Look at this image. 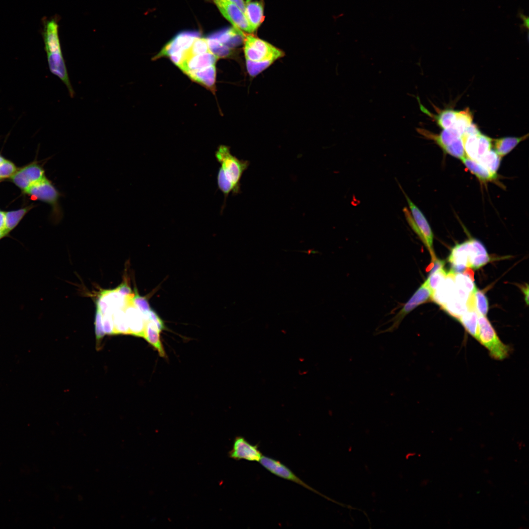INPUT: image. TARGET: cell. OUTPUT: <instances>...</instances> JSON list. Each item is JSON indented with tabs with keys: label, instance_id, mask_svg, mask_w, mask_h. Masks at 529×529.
I'll return each instance as SVG.
<instances>
[{
	"label": "cell",
	"instance_id": "cell-37",
	"mask_svg": "<svg viewBox=\"0 0 529 529\" xmlns=\"http://www.w3.org/2000/svg\"><path fill=\"white\" fill-rule=\"evenodd\" d=\"M447 272L443 267L433 273L429 274L425 282L433 292L445 280Z\"/></svg>",
	"mask_w": 529,
	"mask_h": 529
},
{
	"label": "cell",
	"instance_id": "cell-7",
	"mask_svg": "<svg viewBox=\"0 0 529 529\" xmlns=\"http://www.w3.org/2000/svg\"><path fill=\"white\" fill-rule=\"evenodd\" d=\"M432 293V290L425 281L393 317L392 325L387 331H392L396 329L406 316L419 305L431 299Z\"/></svg>",
	"mask_w": 529,
	"mask_h": 529
},
{
	"label": "cell",
	"instance_id": "cell-14",
	"mask_svg": "<svg viewBox=\"0 0 529 529\" xmlns=\"http://www.w3.org/2000/svg\"><path fill=\"white\" fill-rule=\"evenodd\" d=\"M468 251V267L478 269L485 265L490 261L483 244L474 239L466 240Z\"/></svg>",
	"mask_w": 529,
	"mask_h": 529
},
{
	"label": "cell",
	"instance_id": "cell-38",
	"mask_svg": "<svg viewBox=\"0 0 529 529\" xmlns=\"http://www.w3.org/2000/svg\"><path fill=\"white\" fill-rule=\"evenodd\" d=\"M17 170L14 163L4 159L0 162V179L11 177Z\"/></svg>",
	"mask_w": 529,
	"mask_h": 529
},
{
	"label": "cell",
	"instance_id": "cell-8",
	"mask_svg": "<svg viewBox=\"0 0 529 529\" xmlns=\"http://www.w3.org/2000/svg\"><path fill=\"white\" fill-rule=\"evenodd\" d=\"M215 2L223 16L238 31L248 33L254 32L244 13L236 5L228 0H217Z\"/></svg>",
	"mask_w": 529,
	"mask_h": 529
},
{
	"label": "cell",
	"instance_id": "cell-24",
	"mask_svg": "<svg viewBox=\"0 0 529 529\" xmlns=\"http://www.w3.org/2000/svg\"><path fill=\"white\" fill-rule=\"evenodd\" d=\"M527 134L520 137H508L494 140L495 152L501 158L509 153L520 142L528 137Z\"/></svg>",
	"mask_w": 529,
	"mask_h": 529
},
{
	"label": "cell",
	"instance_id": "cell-36",
	"mask_svg": "<svg viewBox=\"0 0 529 529\" xmlns=\"http://www.w3.org/2000/svg\"><path fill=\"white\" fill-rule=\"evenodd\" d=\"M274 62L271 60L260 62L246 60V68L249 75L251 77H255L268 68Z\"/></svg>",
	"mask_w": 529,
	"mask_h": 529
},
{
	"label": "cell",
	"instance_id": "cell-20",
	"mask_svg": "<svg viewBox=\"0 0 529 529\" xmlns=\"http://www.w3.org/2000/svg\"><path fill=\"white\" fill-rule=\"evenodd\" d=\"M161 333L156 324L153 321L148 320L146 323L143 338L157 351L161 357L167 358L166 353L161 340Z\"/></svg>",
	"mask_w": 529,
	"mask_h": 529
},
{
	"label": "cell",
	"instance_id": "cell-9",
	"mask_svg": "<svg viewBox=\"0 0 529 529\" xmlns=\"http://www.w3.org/2000/svg\"><path fill=\"white\" fill-rule=\"evenodd\" d=\"M46 177L43 168L36 163L17 169L11 177L12 181L24 192Z\"/></svg>",
	"mask_w": 529,
	"mask_h": 529
},
{
	"label": "cell",
	"instance_id": "cell-40",
	"mask_svg": "<svg viewBox=\"0 0 529 529\" xmlns=\"http://www.w3.org/2000/svg\"><path fill=\"white\" fill-rule=\"evenodd\" d=\"M95 325L96 338L97 340L99 341L105 334L102 325V313L97 308H96V311Z\"/></svg>",
	"mask_w": 529,
	"mask_h": 529
},
{
	"label": "cell",
	"instance_id": "cell-19",
	"mask_svg": "<svg viewBox=\"0 0 529 529\" xmlns=\"http://www.w3.org/2000/svg\"><path fill=\"white\" fill-rule=\"evenodd\" d=\"M452 270L460 272L468 267V251L466 241L457 244L451 250L448 258Z\"/></svg>",
	"mask_w": 529,
	"mask_h": 529
},
{
	"label": "cell",
	"instance_id": "cell-46",
	"mask_svg": "<svg viewBox=\"0 0 529 529\" xmlns=\"http://www.w3.org/2000/svg\"><path fill=\"white\" fill-rule=\"evenodd\" d=\"M522 291H523V293H524V294L525 295V302H526L527 304L528 305V302H528L529 301V298H528L529 297V286H528V285L527 284L526 287H525V286L523 287L522 288Z\"/></svg>",
	"mask_w": 529,
	"mask_h": 529
},
{
	"label": "cell",
	"instance_id": "cell-43",
	"mask_svg": "<svg viewBox=\"0 0 529 529\" xmlns=\"http://www.w3.org/2000/svg\"><path fill=\"white\" fill-rule=\"evenodd\" d=\"M517 16L523 21V24L520 25V28L522 30L523 28L525 29H529V17L528 16L524 14L523 11L521 10L518 11Z\"/></svg>",
	"mask_w": 529,
	"mask_h": 529
},
{
	"label": "cell",
	"instance_id": "cell-2",
	"mask_svg": "<svg viewBox=\"0 0 529 529\" xmlns=\"http://www.w3.org/2000/svg\"><path fill=\"white\" fill-rule=\"evenodd\" d=\"M217 161L220 164L226 178L234 187L233 194L240 192V181L244 171L248 168L249 162L240 160L233 155L228 146L220 145L215 152Z\"/></svg>",
	"mask_w": 529,
	"mask_h": 529
},
{
	"label": "cell",
	"instance_id": "cell-27",
	"mask_svg": "<svg viewBox=\"0 0 529 529\" xmlns=\"http://www.w3.org/2000/svg\"><path fill=\"white\" fill-rule=\"evenodd\" d=\"M32 208V205L5 212L4 230L8 234L15 228L24 216Z\"/></svg>",
	"mask_w": 529,
	"mask_h": 529
},
{
	"label": "cell",
	"instance_id": "cell-18",
	"mask_svg": "<svg viewBox=\"0 0 529 529\" xmlns=\"http://www.w3.org/2000/svg\"><path fill=\"white\" fill-rule=\"evenodd\" d=\"M197 37L198 35L196 33H180L169 42L159 55L169 56L176 52L186 50L190 48L194 40Z\"/></svg>",
	"mask_w": 529,
	"mask_h": 529
},
{
	"label": "cell",
	"instance_id": "cell-48",
	"mask_svg": "<svg viewBox=\"0 0 529 529\" xmlns=\"http://www.w3.org/2000/svg\"><path fill=\"white\" fill-rule=\"evenodd\" d=\"M5 159L0 155V162L3 161Z\"/></svg>",
	"mask_w": 529,
	"mask_h": 529
},
{
	"label": "cell",
	"instance_id": "cell-10",
	"mask_svg": "<svg viewBox=\"0 0 529 529\" xmlns=\"http://www.w3.org/2000/svg\"><path fill=\"white\" fill-rule=\"evenodd\" d=\"M461 138L466 156L476 161L491 149L492 139L481 133Z\"/></svg>",
	"mask_w": 529,
	"mask_h": 529
},
{
	"label": "cell",
	"instance_id": "cell-29",
	"mask_svg": "<svg viewBox=\"0 0 529 529\" xmlns=\"http://www.w3.org/2000/svg\"><path fill=\"white\" fill-rule=\"evenodd\" d=\"M115 334H129L128 324L124 309L115 310L113 312Z\"/></svg>",
	"mask_w": 529,
	"mask_h": 529
},
{
	"label": "cell",
	"instance_id": "cell-1",
	"mask_svg": "<svg viewBox=\"0 0 529 529\" xmlns=\"http://www.w3.org/2000/svg\"><path fill=\"white\" fill-rule=\"evenodd\" d=\"M45 49L50 71L66 85L71 97L74 92L70 81L65 62L63 56L58 32V25L54 21L46 24L44 31Z\"/></svg>",
	"mask_w": 529,
	"mask_h": 529
},
{
	"label": "cell",
	"instance_id": "cell-41",
	"mask_svg": "<svg viewBox=\"0 0 529 529\" xmlns=\"http://www.w3.org/2000/svg\"><path fill=\"white\" fill-rule=\"evenodd\" d=\"M116 289L120 294L126 297L131 298L134 295V292H132L126 281L122 283Z\"/></svg>",
	"mask_w": 529,
	"mask_h": 529
},
{
	"label": "cell",
	"instance_id": "cell-6",
	"mask_svg": "<svg viewBox=\"0 0 529 529\" xmlns=\"http://www.w3.org/2000/svg\"><path fill=\"white\" fill-rule=\"evenodd\" d=\"M24 192L36 199L49 204L54 218H61L62 212L59 203L61 194L46 177L31 185Z\"/></svg>",
	"mask_w": 529,
	"mask_h": 529
},
{
	"label": "cell",
	"instance_id": "cell-13",
	"mask_svg": "<svg viewBox=\"0 0 529 529\" xmlns=\"http://www.w3.org/2000/svg\"><path fill=\"white\" fill-rule=\"evenodd\" d=\"M132 297L127 298L122 295L116 288L104 290L99 295L96 302V308L102 313L108 311L113 312L118 309H124Z\"/></svg>",
	"mask_w": 529,
	"mask_h": 529
},
{
	"label": "cell",
	"instance_id": "cell-16",
	"mask_svg": "<svg viewBox=\"0 0 529 529\" xmlns=\"http://www.w3.org/2000/svg\"><path fill=\"white\" fill-rule=\"evenodd\" d=\"M455 274V272L452 270L448 272L445 280L433 292L431 300L441 307L447 303L454 292Z\"/></svg>",
	"mask_w": 529,
	"mask_h": 529
},
{
	"label": "cell",
	"instance_id": "cell-42",
	"mask_svg": "<svg viewBox=\"0 0 529 529\" xmlns=\"http://www.w3.org/2000/svg\"><path fill=\"white\" fill-rule=\"evenodd\" d=\"M480 133L481 132L479 130L477 125L474 123H472L466 128L462 136L476 135Z\"/></svg>",
	"mask_w": 529,
	"mask_h": 529
},
{
	"label": "cell",
	"instance_id": "cell-28",
	"mask_svg": "<svg viewBox=\"0 0 529 529\" xmlns=\"http://www.w3.org/2000/svg\"><path fill=\"white\" fill-rule=\"evenodd\" d=\"M473 116L468 108L461 111H457L455 121L451 128L461 137L466 128L472 123Z\"/></svg>",
	"mask_w": 529,
	"mask_h": 529
},
{
	"label": "cell",
	"instance_id": "cell-21",
	"mask_svg": "<svg viewBox=\"0 0 529 529\" xmlns=\"http://www.w3.org/2000/svg\"><path fill=\"white\" fill-rule=\"evenodd\" d=\"M244 14L254 31L261 25L264 21V7L263 4L258 1L246 3Z\"/></svg>",
	"mask_w": 529,
	"mask_h": 529
},
{
	"label": "cell",
	"instance_id": "cell-34",
	"mask_svg": "<svg viewBox=\"0 0 529 529\" xmlns=\"http://www.w3.org/2000/svg\"><path fill=\"white\" fill-rule=\"evenodd\" d=\"M456 113L457 111L451 109L442 111L435 116L437 124L443 129L451 128L455 121Z\"/></svg>",
	"mask_w": 529,
	"mask_h": 529
},
{
	"label": "cell",
	"instance_id": "cell-11",
	"mask_svg": "<svg viewBox=\"0 0 529 529\" xmlns=\"http://www.w3.org/2000/svg\"><path fill=\"white\" fill-rule=\"evenodd\" d=\"M229 457L239 460L244 459L259 462L263 455L257 445L250 444L245 438L238 436L234 440L232 449L229 452Z\"/></svg>",
	"mask_w": 529,
	"mask_h": 529
},
{
	"label": "cell",
	"instance_id": "cell-22",
	"mask_svg": "<svg viewBox=\"0 0 529 529\" xmlns=\"http://www.w3.org/2000/svg\"><path fill=\"white\" fill-rule=\"evenodd\" d=\"M461 160L467 169L481 181H490L497 177V173L491 172L481 165L466 156Z\"/></svg>",
	"mask_w": 529,
	"mask_h": 529
},
{
	"label": "cell",
	"instance_id": "cell-4",
	"mask_svg": "<svg viewBox=\"0 0 529 529\" xmlns=\"http://www.w3.org/2000/svg\"><path fill=\"white\" fill-rule=\"evenodd\" d=\"M409 210L404 207L403 209L406 219L412 230L418 236L429 251L432 258L435 257L433 248V234L431 226L419 208L411 201L400 185Z\"/></svg>",
	"mask_w": 529,
	"mask_h": 529
},
{
	"label": "cell",
	"instance_id": "cell-35",
	"mask_svg": "<svg viewBox=\"0 0 529 529\" xmlns=\"http://www.w3.org/2000/svg\"><path fill=\"white\" fill-rule=\"evenodd\" d=\"M216 180L218 188L223 193L224 196V206L222 207L221 211L222 212V210L224 207V205H225L226 198L231 192H232L233 194L234 193V187L232 184L226 178L222 169L220 167L218 168Z\"/></svg>",
	"mask_w": 529,
	"mask_h": 529
},
{
	"label": "cell",
	"instance_id": "cell-32",
	"mask_svg": "<svg viewBox=\"0 0 529 529\" xmlns=\"http://www.w3.org/2000/svg\"><path fill=\"white\" fill-rule=\"evenodd\" d=\"M207 40L210 50L217 58L227 56L231 53V48L221 43L216 38L211 37Z\"/></svg>",
	"mask_w": 529,
	"mask_h": 529
},
{
	"label": "cell",
	"instance_id": "cell-12",
	"mask_svg": "<svg viewBox=\"0 0 529 529\" xmlns=\"http://www.w3.org/2000/svg\"><path fill=\"white\" fill-rule=\"evenodd\" d=\"M260 463L272 474L283 479L296 482L313 492L318 493L313 488L303 481L283 463L273 458L263 456Z\"/></svg>",
	"mask_w": 529,
	"mask_h": 529
},
{
	"label": "cell",
	"instance_id": "cell-30",
	"mask_svg": "<svg viewBox=\"0 0 529 529\" xmlns=\"http://www.w3.org/2000/svg\"><path fill=\"white\" fill-rule=\"evenodd\" d=\"M501 160V157L498 155L495 150L491 149L476 162L491 172L497 173V171L500 165Z\"/></svg>",
	"mask_w": 529,
	"mask_h": 529
},
{
	"label": "cell",
	"instance_id": "cell-47",
	"mask_svg": "<svg viewBox=\"0 0 529 529\" xmlns=\"http://www.w3.org/2000/svg\"><path fill=\"white\" fill-rule=\"evenodd\" d=\"M7 235V234L4 230L0 229V240Z\"/></svg>",
	"mask_w": 529,
	"mask_h": 529
},
{
	"label": "cell",
	"instance_id": "cell-5",
	"mask_svg": "<svg viewBox=\"0 0 529 529\" xmlns=\"http://www.w3.org/2000/svg\"><path fill=\"white\" fill-rule=\"evenodd\" d=\"M243 51L245 60L252 62L267 60L275 62L285 55L284 51L280 49L251 34L244 38Z\"/></svg>",
	"mask_w": 529,
	"mask_h": 529
},
{
	"label": "cell",
	"instance_id": "cell-26",
	"mask_svg": "<svg viewBox=\"0 0 529 529\" xmlns=\"http://www.w3.org/2000/svg\"><path fill=\"white\" fill-rule=\"evenodd\" d=\"M191 78L206 86L212 87L215 82L216 69L212 65L198 70L186 73Z\"/></svg>",
	"mask_w": 529,
	"mask_h": 529
},
{
	"label": "cell",
	"instance_id": "cell-45",
	"mask_svg": "<svg viewBox=\"0 0 529 529\" xmlns=\"http://www.w3.org/2000/svg\"><path fill=\"white\" fill-rule=\"evenodd\" d=\"M5 212L0 211V229L4 230Z\"/></svg>",
	"mask_w": 529,
	"mask_h": 529
},
{
	"label": "cell",
	"instance_id": "cell-15",
	"mask_svg": "<svg viewBox=\"0 0 529 529\" xmlns=\"http://www.w3.org/2000/svg\"><path fill=\"white\" fill-rule=\"evenodd\" d=\"M124 310L128 324L129 334L143 337L147 321L132 304V299L125 307Z\"/></svg>",
	"mask_w": 529,
	"mask_h": 529
},
{
	"label": "cell",
	"instance_id": "cell-23",
	"mask_svg": "<svg viewBox=\"0 0 529 529\" xmlns=\"http://www.w3.org/2000/svg\"><path fill=\"white\" fill-rule=\"evenodd\" d=\"M467 307L475 310L478 315L486 316L489 309L488 301L484 293L476 288L468 297Z\"/></svg>",
	"mask_w": 529,
	"mask_h": 529
},
{
	"label": "cell",
	"instance_id": "cell-25",
	"mask_svg": "<svg viewBox=\"0 0 529 529\" xmlns=\"http://www.w3.org/2000/svg\"><path fill=\"white\" fill-rule=\"evenodd\" d=\"M478 317L475 310L467 308V311L458 319L465 330L475 338L477 335Z\"/></svg>",
	"mask_w": 529,
	"mask_h": 529
},
{
	"label": "cell",
	"instance_id": "cell-39",
	"mask_svg": "<svg viewBox=\"0 0 529 529\" xmlns=\"http://www.w3.org/2000/svg\"><path fill=\"white\" fill-rule=\"evenodd\" d=\"M102 320L105 334L114 335L113 312L108 311L102 313Z\"/></svg>",
	"mask_w": 529,
	"mask_h": 529
},
{
	"label": "cell",
	"instance_id": "cell-44",
	"mask_svg": "<svg viewBox=\"0 0 529 529\" xmlns=\"http://www.w3.org/2000/svg\"><path fill=\"white\" fill-rule=\"evenodd\" d=\"M230 2L233 3L236 5L238 8H239L244 13L245 10L246 2L244 0H228Z\"/></svg>",
	"mask_w": 529,
	"mask_h": 529
},
{
	"label": "cell",
	"instance_id": "cell-17",
	"mask_svg": "<svg viewBox=\"0 0 529 529\" xmlns=\"http://www.w3.org/2000/svg\"><path fill=\"white\" fill-rule=\"evenodd\" d=\"M218 58L211 52L187 57L179 66L186 73L215 65Z\"/></svg>",
	"mask_w": 529,
	"mask_h": 529
},
{
	"label": "cell",
	"instance_id": "cell-49",
	"mask_svg": "<svg viewBox=\"0 0 529 529\" xmlns=\"http://www.w3.org/2000/svg\"><path fill=\"white\" fill-rule=\"evenodd\" d=\"M214 0V1H216V0Z\"/></svg>",
	"mask_w": 529,
	"mask_h": 529
},
{
	"label": "cell",
	"instance_id": "cell-3",
	"mask_svg": "<svg viewBox=\"0 0 529 529\" xmlns=\"http://www.w3.org/2000/svg\"><path fill=\"white\" fill-rule=\"evenodd\" d=\"M488 351L490 356L498 361L508 357L510 347L504 343L486 316L479 315L477 335L476 338Z\"/></svg>",
	"mask_w": 529,
	"mask_h": 529
},
{
	"label": "cell",
	"instance_id": "cell-31",
	"mask_svg": "<svg viewBox=\"0 0 529 529\" xmlns=\"http://www.w3.org/2000/svg\"><path fill=\"white\" fill-rule=\"evenodd\" d=\"M132 302L141 313L145 320L146 321L149 320V314L152 309L150 306L147 298L145 296H141L136 287L134 288Z\"/></svg>",
	"mask_w": 529,
	"mask_h": 529
},
{
	"label": "cell",
	"instance_id": "cell-33",
	"mask_svg": "<svg viewBox=\"0 0 529 529\" xmlns=\"http://www.w3.org/2000/svg\"><path fill=\"white\" fill-rule=\"evenodd\" d=\"M211 52L207 39L196 38L189 48L186 50L185 58L188 57ZM184 59V60H185Z\"/></svg>",
	"mask_w": 529,
	"mask_h": 529
}]
</instances>
